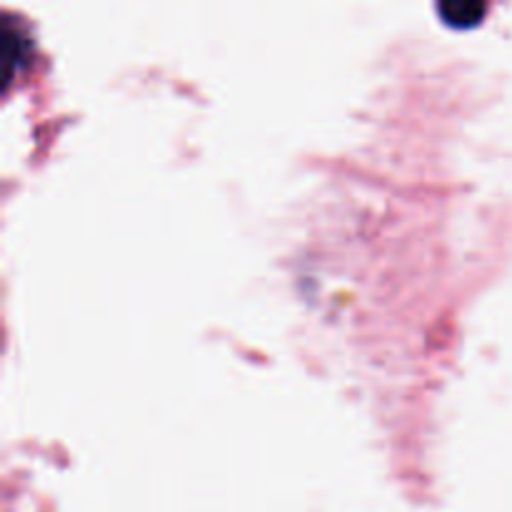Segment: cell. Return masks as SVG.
<instances>
[{
    "instance_id": "cell-1",
    "label": "cell",
    "mask_w": 512,
    "mask_h": 512,
    "mask_svg": "<svg viewBox=\"0 0 512 512\" xmlns=\"http://www.w3.org/2000/svg\"><path fill=\"white\" fill-rule=\"evenodd\" d=\"M438 13L443 15L445 23L465 28V25H473L483 18L485 5L470 3V0H463V3H443V5H438Z\"/></svg>"
}]
</instances>
